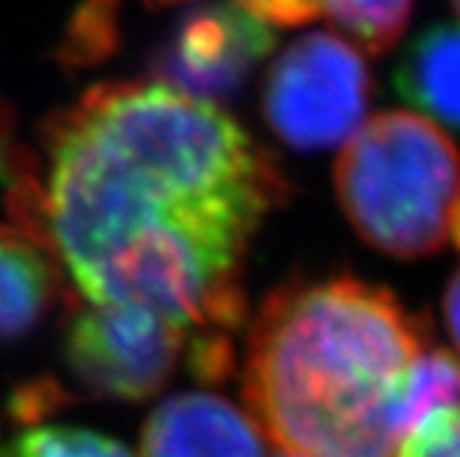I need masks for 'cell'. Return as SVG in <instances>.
I'll return each instance as SVG.
<instances>
[{
  "mask_svg": "<svg viewBox=\"0 0 460 457\" xmlns=\"http://www.w3.org/2000/svg\"><path fill=\"white\" fill-rule=\"evenodd\" d=\"M39 144L36 157L0 136V177L75 293L157 312L190 345L234 342L248 248L289 196L276 157L221 105L155 77L89 89Z\"/></svg>",
  "mask_w": 460,
  "mask_h": 457,
  "instance_id": "cell-1",
  "label": "cell"
},
{
  "mask_svg": "<svg viewBox=\"0 0 460 457\" xmlns=\"http://www.w3.org/2000/svg\"><path fill=\"white\" fill-rule=\"evenodd\" d=\"M430 345L428 314L381 284L348 273L289 278L245 334L248 417L284 454L394 457V410Z\"/></svg>",
  "mask_w": 460,
  "mask_h": 457,
  "instance_id": "cell-2",
  "label": "cell"
},
{
  "mask_svg": "<svg viewBox=\"0 0 460 457\" xmlns=\"http://www.w3.org/2000/svg\"><path fill=\"white\" fill-rule=\"evenodd\" d=\"M333 185L358 237L397 259L430 257L460 204V152L425 116L386 110L345 144Z\"/></svg>",
  "mask_w": 460,
  "mask_h": 457,
  "instance_id": "cell-3",
  "label": "cell"
},
{
  "mask_svg": "<svg viewBox=\"0 0 460 457\" xmlns=\"http://www.w3.org/2000/svg\"><path fill=\"white\" fill-rule=\"evenodd\" d=\"M372 72L348 39L312 31L287 45L262 80V119L296 152L348 144L372 105Z\"/></svg>",
  "mask_w": 460,
  "mask_h": 457,
  "instance_id": "cell-4",
  "label": "cell"
},
{
  "mask_svg": "<svg viewBox=\"0 0 460 457\" xmlns=\"http://www.w3.org/2000/svg\"><path fill=\"white\" fill-rule=\"evenodd\" d=\"M188 345L185 330L157 312L86 303L66 322L64 361L86 394L144 402L172 383Z\"/></svg>",
  "mask_w": 460,
  "mask_h": 457,
  "instance_id": "cell-5",
  "label": "cell"
},
{
  "mask_svg": "<svg viewBox=\"0 0 460 457\" xmlns=\"http://www.w3.org/2000/svg\"><path fill=\"white\" fill-rule=\"evenodd\" d=\"M279 31L245 0H199L177 17L152 53V77L190 97H234L276 50Z\"/></svg>",
  "mask_w": 460,
  "mask_h": 457,
  "instance_id": "cell-6",
  "label": "cell"
},
{
  "mask_svg": "<svg viewBox=\"0 0 460 457\" xmlns=\"http://www.w3.org/2000/svg\"><path fill=\"white\" fill-rule=\"evenodd\" d=\"M141 457H265L262 430L226 397L185 391L144 422Z\"/></svg>",
  "mask_w": 460,
  "mask_h": 457,
  "instance_id": "cell-7",
  "label": "cell"
},
{
  "mask_svg": "<svg viewBox=\"0 0 460 457\" xmlns=\"http://www.w3.org/2000/svg\"><path fill=\"white\" fill-rule=\"evenodd\" d=\"M64 293V270L48 242L0 224V342H17L45 322Z\"/></svg>",
  "mask_w": 460,
  "mask_h": 457,
  "instance_id": "cell-8",
  "label": "cell"
},
{
  "mask_svg": "<svg viewBox=\"0 0 460 457\" xmlns=\"http://www.w3.org/2000/svg\"><path fill=\"white\" fill-rule=\"evenodd\" d=\"M394 89L422 113L460 130V28L430 25L416 33L397 61Z\"/></svg>",
  "mask_w": 460,
  "mask_h": 457,
  "instance_id": "cell-9",
  "label": "cell"
},
{
  "mask_svg": "<svg viewBox=\"0 0 460 457\" xmlns=\"http://www.w3.org/2000/svg\"><path fill=\"white\" fill-rule=\"evenodd\" d=\"M452 405H460V358L430 345L413 364L394 410L400 438L413 433L433 413Z\"/></svg>",
  "mask_w": 460,
  "mask_h": 457,
  "instance_id": "cell-10",
  "label": "cell"
},
{
  "mask_svg": "<svg viewBox=\"0 0 460 457\" xmlns=\"http://www.w3.org/2000/svg\"><path fill=\"white\" fill-rule=\"evenodd\" d=\"M320 12L350 33L367 53L384 56L400 41L413 0H320Z\"/></svg>",
  "mask_w": 460,
  "mask_h": 457,
  "instance_id": "cell-11",
  "label": "cell"
},
{
  "mask_svg": "<svg viewBox=\"0 0 460 457\" xmlns=\"http://www.w3.org/2000/svg\"><path fill=\"white\" fill-rule=\"evenodd\" d=\"M119 45V0H83L72 12L58 58L66 66H94Z\"/></svg>",
  "mask_w": 460,
  "mask_h": 457,
  "instance_id": "cell-12",
  "label": "cell"
},
{
  "mask_svg": "<svg viewBox=\"0 0 460 457\" xmlns=\"http://www.w3.org/2000/svg\"><path fill=\"white\" fill-rule=\"evenodd\" d=\"M0 457H133L128 446L86 427H33L0 449Z\"/></svg>",
  "mask_w": 460,
  "mask_h": 457,
  "instance_id": "cell-13",
  "label": "cell"
},
{
  "mask_svg": "<svg viewBox=\"0 0 460 457\" xmlns=\"http://www.w3.org/2000/svg\"><path fill=\"white\" fill-rule=\"evenodd\" d=\"M397 457H460V405L433 413L408 433Z\"/></svg>",
  "mask_w": 460,
  "mask_h": 457,
  "instance_id": "cell-14",
  "label": "cell"
},
{
  "mask_svg": "<svg viewBox=\"0 0 460 457\" xmlns=\"http://www.w3.org/2000/svg\"><path fill=\"white\" fill-rule=\"evenodd\" d=\"M66 402V391L56 383V381H36L22 386L14 397H12V413L14 419L22 422H36L48 413L58 410Z\"/></svg>",
  "mask_w": 460,
  "mask_h": 457,
  "instance_id": "cell-15",
  "label": "cell"
},
{
  "mask_svg": "<svg viewBox=\"0 0 460 457\" xmlns=\"http://www.w3.org/2000/svg\"><path fill=\"white\" fill-rule=\"evenodd\" d=\"M268 25L279 28H298L320 17V0H245Z\"/></svg>",
  "mask_w": 460,
  "mask_h": 457,
  "instance_id": "cell-16",
  "label": "cell"
},
{
  "mask_svg": "<svg viewBox=\"0 0 460 457\" xmlns=\"http://www.w3.org/2000/svg\"><path fill=\"white\" fill-rule=\"evenodd\" d=\"M444 322H447V330L455 347L460 350V268L452 273L447 293H444Z\"/></svg>",
  "mask_w": 460,
  "mask_h": 457,
  "instance_id": "cell-17",
  "label": "cell"
},
{
  "mask_svg": "<svg viewBox=\"0 0 460 457\" xmlns=\"http://www.w3.org/2000/svg\"><path fill=\"white\" fill-rule=\"evenodd\" d=\"M146 4H149L152 9H172V6H180V4L193 6V4H199V0H146Z\"/></svg>",
  "mask_w": 460,
  "mask_h": 457,
  "instance_id": "cell-18",
  "label": "cell"
},
{
  "mask_svg": "<svg viewBox=\"0 0 460 457\" xmlns=\"http://www.w3.org/2000/svg\"><path fill=\"white\" fill-rule=\"evenodd\" d=\"M452 9L457 12V17H460V0H452Z\"/></svg>",
  "mask_w": 460,
  "mask_h": 457,
  "instance_id": "cell-19",
  "label": "cell"
},
{
  "mask_svg": "<svg viewBox=\"0 0 460 457\" xmlns=\"http://www.w3.org/2000/svg\"><path fill=\"white\" fill-rule=\"evenodd\" d=\"M279 457H296V454H284V452H281V454H279Z\"/></svg>",
  "mask_w": 460,
  "mask_h": 457,
  "instance_id": "cell-20",
  "label": "cell"
}]
</instances>
